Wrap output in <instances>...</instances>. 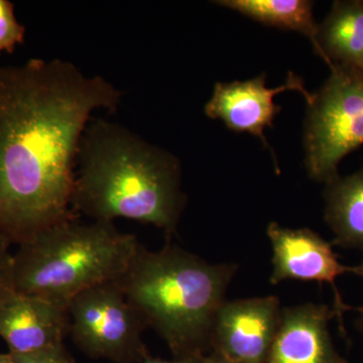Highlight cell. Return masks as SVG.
Here are the masks:
<instances>
[{
  "label": "cell",
  "mask_w": 363,
  "mask_h": 363,
  "mask_svg": "<svg viewBox=\"0 0 363 363\" xmlns=\"http://www.w3.org/2000/svg\"><path fill=\"white\" fill-rule=\"evenodd\" d=\"M123 93L71 62L0 66V234L21 245L72 208L79 147L91 114L116 111Z\"/></svg>",
  "instance_id": "obj_1"
},
{
  "label": "cell",
  "mask_w": 363,
  "mask_h": 363,
  "mask_svg": "<svg viewBox=\"0 0 363 363\" xmlns=\"http://www.w3.org/2000/svg\"><path fill=\"white\" fill-rule=\"evenodd\" d=\"M72 208L93 221L131 219L177 233L186 196L180 161L121 124L96 119L79 147Z\"/></svg>",
  "instance_id": "obj_2"
},
{
  "label": "cell",
  "mask_w": 363,
  "mask_h": 363,
  "mask_svg": "<svg viewBox=\"0 0 363 363\" xmlns=\"http://www.w3.org/2000/svg\"><path fill=\"white\" fill-rule=\"evenodd\" d=\"M233 264H210L167 243L152 252L138 243L125 271L116 279L175 358L211 352L214 319L231 279Z\"/></svg>",
  "instance_id": "obj_3"
},
{
  "label": "cell",
  "mask_w": 363,
  "mask_h": 363,
  "mask_svg": "<svg viewBox=\"0 0 363 363\" xmlns=\"http://www.w3.org/2000/svg\"><path fill=\"white\" fill-rule=\"evenodd\" d=\"M133 234L113 222H60L18 245L13 255L9 286L67 310L78 294L116 281L138 245Z\"/></svg>",
  "instance_id": "obj_4"
},
{
  "label": "cell",
  "mask_w": 363,
  "mask_h": 363,
  "mask_svg": "<svg viewBox=\"0 0 363 363\" xmlns=\"http://www.w3.org/2000/svg\"><path fill=\"white\" fill-rule=\"evenodd\" d=\"M306 168L313 180L329 185L338 166L363 145V72L335 65L330 77L313 93L306 117Z\"/></svg>",
  "instance_id": "obj_5"
},
{
  "label": "cell",
  "mask_w": 363,
  "mask_h": 363,
  "mask_svg": "<svg viewBox=\"0 0 363 363\" xmlns=\"http://www.w3.org/2000/svg\"><path fill=\"white\" fill-rule=\"evenodd\" d=\"M67 312L68 334L87 357L114 363H138L150 357L143 339L149 327L147 319L116 281L78 294Z\"/></svg>",
  "instance_id": "obj_6"
},
{
  "label": "cell",
  "mask_w": 363,
  "mask_h": 363,
  "mask_svg": "<svg viewBox=\"0 0 363 363\" xmlns=\"http://www.w3.org/2000/svg\"><path fill=\"white\" fill-rule=\"evenodd\" d=\"M272 248V285L294 279L328 284L334 293V305L340 330L344 333L343 314L353 307L343 302L335 279L343 274L363 278V264L344 266L331 243L309 228L291 229L272 222L267 229Z\"/></svg>",
  "instance_id": "obj_7"
},
{
  "label": "cell",
  "mask_w": 363,
  "mask_h": 363,
  "mask_svg": "<svg viewBox=\"0 0 363 363\" xmlns=\"http://www.w3.org/2000/svg\"><path fill=\"white\" fill-rule=\"evenodd\" d=\"M281 315L274 296L224 301L214 319L212 352L236 363H266Z\"/></svg>",
  "instance_id": "obj_8"
},
{
  "label": "cell",
  "mask_w": 363,
  "mask_h": 363,
  "mask_svg": "<svg viewBox=\"0 0 363 363\" xmlns=\"http://www.w3.org/2000/svg\"><path fill=\"white\" fill-rule=\"evenodd\" d=\"M295 90L311 104L313 93L306 89L302 78L290 72L286 82L278 88L267 86L266 74L247 81L216 83L213 94L205 105L209 118L220 119L229 130L257 136L269 147L264 130L272 128L281 107L274 104V96L284 91Z\"/></svg>",
  "instance_id": "obj_9"
},
{
  "label": "cell",
  "mask_w": 363,
  "mask_h": 363,
  "mask_svg": "<svg viewBox=\"0 0 363 363\" xmlns=\"http://www.w3.org/2000/svg\"><path fill=\"white\" fill-rule=\"evenodd\" d=\"M69 333L68 312L43 298L0 288V336L11 354L61 345Z\"/></svg>",
  "instance_id": "obj_10"
},
{
  "label": "cell",
  "mask_w": 363,
  "mask_h": 363,
  "mask_svg": "<svg viewBox=\"0 0 363 363\" xmlns=\"http://www.w3.org/2000/svg\"><path fill=\"white\" fill-rule=\"evenodd\" d=\"M334 317L335 310L328 305L309 303L281 309L266 363H346L329 332Z\"/></svg>",
  "instance_id": "obj_11"
},
{
  "label": "cell",
  "mask_w": 363,
  "mask_h": 363,
  "mask_svg": "<svg viewBox=\"0 0 363 363\" xmlns=\"http://www.w3.org/2000/svg\"><path fill=\"white\" fill-rule=\"evenodd\" d=\"M330 70L363 68V0L335 1L318 28L317 51Z\"/></svg>",
  "instance_id": "obj_12"
},
{
  "label": "cell",
  "mask_w": 363,
  "mask_h": 363,
  "mask_svg": "<svg viewBox=\"0 0 363 363\" xmlns=\"http://www.w3.org/2000/svg\"><path fill=\"white\" fill-rule=\"evenodd\" d=\"M326 186L325 220L334 233L331 245L363 250V169Z\"/></svg>",
  "instance_id": "obj_13"
},
{
  "label": "cell",
  "mask_w": 363,
  "mask_h": 363,
  "mask_svg": "<svg viewBox=\"0 0 363 363\" xmlns=\"http://www.w3.org/2000/svg\"><path fill=\"white\" fill-rule=\"evenodd\" d=\"M219 6L247 16L264 25L296 30L311 40L317 51L319 26L313 16L314 4L308 0H220Z\"/></svg>",
  "instance_id": "obj_14"
},
{
  "label": "cell",
  "mask_w": 363,
  "mask_h": 363,
  "mask_svg": "<svg viewBox=\"0 0 363 363\" xmlns=\"http://www.w3.org/2000/svg\"><path fill=\"white\" fill-rule=\"evenodd\" d=\"M26 28L14 13V4L9 0H0V55L13 54L16 45L25 42Z\"/></svg>",
  "instance_id": "obj_15"
},
{
  "label": "cell",
  "mask_w": 363,
  "mask_h": 363,
  "mask_svg": "<svg viewBox=\"0 0 363 363\" xmlns=\"http://www.w3.org/2000/svg\"><path fill=\"white\" fill-rule=\"evenodd\" d=\"M11 355L16 363H75L70 353L66 350L65 344L52 346L26 354Z\"/></svg>",
  "instance_id": "obj_16"
},
{
  "label": "cell",
  "mask_w": 363,
  "mask_h": 363,
  "mask_svg": "<svg viewBox=\"0 0 363 363\" xmlns=\"http://www.w3.org/2000/svg\"><path fill=\"white\" fill-rule=\"evenodd\" d=\"M11 241L0 234V288L9 286L13 253L11 252Z\"/></svg>",
  "instance_id": "obj_17"
},
{
  "label": "cell",
  "mask_w": 363,
  "mask_h": 363,
  "mask_svg": "<svg viewBox=\"0 0 363 363\" xmlns=\"http://www.w3.org/2000/svg\"><path fill=\"white\" fill-rule=\"evenodd\" d=\"M138 363H206V360H205V357L175 358L174 360H164L150 357L143 362Z\"/></svg>",
  "instance_id": "obj_18"
},
{
  "label": "cell",
  "mask_w": 363,
  "mask_h": 363,
  "mask_svg": "<svg viewBox=\"0 0 363 363\" xmlns=\"http://www.w3.org/2000/svg\"><path fill=\"white\" fill-rule=\"evenodd\" d=\"M205 360H206V363H236L227 359V358L222 357L218 353L212 352V351L208 353L207 355H205Z\"/></svg>",
  "instance_id": "obj_19"
},
{
  "label": "cell",
  "mask_w": 363,
  "mask_h": 363,
  "mask_svg": "<svg viewBox=\"0 0 363 363\" xmlns=\"http://www.w3.org/2000/svg\"><path fill=\"white\" fill-rule=\"evenodd\" d=\"M352 310L357 311L358 316L355 319V327L360 333L363 334V307L352 308Z\"/></svg>",
  "instance_id": "obj_20"
},
{
  "label": "cell",
  "mask_w": 363,
  "mask_h": 363,
  "mask_svg": "<svg viewBox=\"0 0 363 363\" xmlns=\"http://www.w3.org/2000/svg\"><path fill=\"white\" fill-rule=\"evenodd\" d=\"M0 363H16L14 362V358L11 353H6V354H0Z\"/></svg>",
  "instance_id": "obj_21"
},
{
  "label": "cell",
  "mask_w": 363,
  "mask_h": 363,
  "mask_svg": "<svg viewBox=\"0 0 363 363\" xmlns=\"http://www.w3.org/2000/svg\"><path fill=\"white\" fill-rule=\"evenodd\" d=\"M362 72H363V68H362Z\"/></svg>",
  "instance_id": "obj_22"
}]
</instances>
